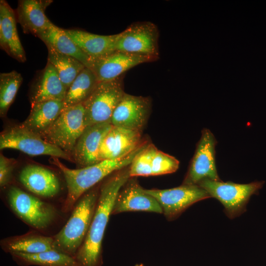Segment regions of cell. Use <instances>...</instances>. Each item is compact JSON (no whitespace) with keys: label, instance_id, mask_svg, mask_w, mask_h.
Segmentation results:
<instances>
[{"label":"cell","instance_id":"obj_1","mask_svg":"<svg viewBox=\"0 0 266 266\" xmlns=\"http://www.w3.org/2000/svg\"><path fill=\"white\" fill-rule=\"evenodd\" d=\"M130 178L129 166L115 172L100 186L99 199L88 231L74 257L79 266H99L102 240L115 199Z\"/></svg>","mask_w":266,"mask_h":266},{"label":"cell","instance_id":"obj_2","mask_svg":"<svg viewBox=\"0 0 266 266\" xmlns=\"http://www.w3.org/2000/svg\"><path fill=\"white\" fill-rule=\"evenodd\" d=\"M5 205L31 230L53 236L62 228L69 214L62 206L46 201L15 185L4 188Z\"/></svg>","mask_w":266,"mask_h":266},{"label":"cell","instance_id":"obj_3","mask_svg":"<svg viewBox=\"0 0 266 266\" xmlns=\"http://www.w3.org/2000/svg\"><path fill=\"white\" fill-rule=\"evenodd\" d=\"M148 143L142 142L128 155L114 160H105L96 164L76 169L64 165L58 158H53L52 163L62 172L66 181L67 195L62 205L63 211L69 214L80 198L114 172L130 166L135 157Z\"/></svg>","mask_w":266,"mask_h":266},{"label":"cell","instance_id":"obj_4","mask_svg":"<svg viewBox=\"0 0 266 266\" xmlns=\"http://www.w3.org/2000/svg\"><path fill=\"white\" fill-rule=\"evenodd\" d=\"M100 186L90 189L76 202L65 224L53 236L55 250L74 258L88 231L99 199Z\"/></svg>","mask_w":266,"mask_h":266},{"label":"cell","instance_id":"obj_5","mask_svg":"<svg viewBox=\"0 0 266 266\" xmlns=\"http://www.w3.org/2000/svg\"><path fill=\"white\" fill-rule=\"evenodd\" d=\"M85 128V109L81 103L64 109L55 121L39 134L71 156Z\"/></svg>","mask_w":266,"mask_h":266},{"label":"cell","instance_id":"obj_6","mask_svg":"<svg viewBox=\"0 0 266 266\" xmlns=\"http://www.w3.org/2000/svg\"><path fill=\"white\" fill-rule=\"evenodd\" d=\"M124 74L113 80L100 82L83 102L86 128L110 122L112 115L125 94Z\"/></svg>","mask_w":266,"mask_h":266},{"label":"cell","instance_id":"obj_7","mask_svg":"<svg viewBox=\"0 0 266 266\" xmlns=\"http://www.w3.org/2000/svg\"><path fill=\"white\" fill-rule=\"evenodd\" d=\"M264 183V181H257L238 184L204 179L198 185L205 190L211 197L218 200L224 206L227 216L233 219L245 212L250 197L258 193Z\"/></svg>","mask_w":266,"mask_h":266},{"label":"cell","instance_id":"obj_8","mask_svg":"<svg viewBox=\"0 0 266 266\" xmlns=\"http://www.w3.org/2000/svg\"><path fill=\"white\" fill-rule=\"evenodd\" d=\"M0 148L16 149L32 156L48 155L72 160L71 156L64 151L21 125L11 127L1 133Z\"/></svg>","mask_w":266,"mask_h":266},{"label":"cell","instance_id":"obj_9","mask_svg":"<svg viewBox=\"0 0 266 266\" xmlns=\"http://www.w3.org/2000/svg\"><path fill=\"white\" fill-rule=\"evenodd\" d=\"M18 180L25 190L34 196L62 206L63 187L58 175L44 166L29 164L20 170Z\"/></svg>","mask_w":266,"mask_h":266},{"label":"cell","instance_id":"obj_10","mask_svg":"<svg viewBox=\"0 0 266 266\" xmlns=\"http://www.w3.org/2000/svg\"><path fill=\"white\" fill-rule=\"evenodd\" d=\"M161 205L163 213L168 220H173L194 203L210 198L198 185H184L167 189H145Z\"/></svg>","mask_w":266,"mask_h":266},{"label":"cell","instance_id":"obj_11","mask_svg":"<svg viewBox=\"0 0 266 266\" xmlns=\"http://www.w3.org/2000/svg\"><path fill=\"white\" fill-rule=\"evenodd\" d=\"M216 143V139L211 132L204 128L182 184L198 185L204 179L221 181L215 164Z\"/></svg>","mask_w":266,"mask_h":266},{"label":"cell","instance_id":"obj_12","mask_svg":"<svg viewBox=\"0 0 266 266\" xmlns=\"http://www.w3.org/2000/svg\"><path fill=\"white\" fill-rule=\"evenodd\" d=\"M118 34L116 50L159 57V33L154 23H134Z\"/></svg>","mask_w":266,"mask_h":266},{"label":"cell","instance_id":"obj_13","mask_svg":"<svg viewBox=\"0 0 266 266\" xmlns=\"http://www.w3.org/2000/svg\"><path fill=\"white\" fill-rule=\"evenodd\" d=\"M159 59L116 50L105 56L89 58L87 67L93 72L100 82L116 79L132 67Z\"/></svg>","mask_w":266,"mask_h":266},{"label":"cell","instance_id":"obj_14","mask_svg":"<svg viewBox=\"0 0 266 266\" xmlns=\"http://www.w3.org/2000/svg\"><path fill=\"white\" fill-rule=\"evenodd\" d=\"M151 108L149 97L125 93L110 120L112 126L141 132L146 125Z\"/></svg>","mask_w":266,"mask_h":266},{"label":"cell","instance_id":"obj_15","mask_svg":"<svg viewBox=\"0 0 266 266\" xmlns=\"http://www.w3.org/2000/svg\"><path fill=\"white\" fill-rule=\"evenodd\" d=\"M131 211L163 213L157 200L145 192L135 177H130L120 190L115 200L112 215Z\"/></svg>","mask_w":266,"mask_h":266},{"label":"cell","instance_id":"obj_16","mask_svg":"<svg viewBox=\"0 0 266 266\" xmlns=\"http://www.w3.org/2000/svg\"><path fill=\"white\" fill-rule=\"evenodd\" d=\"M141 133L113 126L100 144V162L121 158L132 153L142 143Z\"/></svg>","mask_w":266,"mask_h":266},{"label":"cell","instance_id":"obj_17","mask_svg":"<svg viewBox=\"0 0 266 266\" xmlns=\"http://www.w3.org/2000/svg\"><path fill=\"white\" fill-rule=\"evenodd\" d=\"M112 126L111 122H108L86 127L71 154L72 160L81 167L100 162L99 150L100 144Z\"/></svg>","mask_w":266,"mask_h":266},{"label":"cell","instance_id":"obj_18","mask_svg":"<svg viewBox=\"0 0 266 266\" xmlns=\"http://www.w3.org/2000/svg\"><path fill=\"white\" fill-rule=\"evenodd\" d=\"M52 2L50 0L18 1L15 11L16 17L24 33L37 37L53 24L45 13L46 8Z\"/></svg>","mask_w":266,"mask_h":266},{"label":"cell","instance_id":"obj_19","mask_svg":"<svg viewBox=\"0 0 266 266\" xmlns=\"http://www.w3.org/2000/svg\"><path fill=\"white\" fill-rule=\"evenodd\" d=\"M15 11L7 2L0 1V46L9 56L18 62L26 61L25 52L16 28Z\"/></svg>","mask_w":266,"mask_h":266},{"label":"cell","instance_id":"obj_20","mask_svg":"<svg viewBox=\"0 0 266 266\" xmlns=\"http://www.w3.org/2000/svg\"><path fill=\"white\" fill-rule=\"evenodd\" d=\"M66 92L55 68L47 62L33 84L30 97L31 106L45 101L64 100Z\"/></svg>","mask_w":266,"mask_h":266},{"label":"cell","instance_id":"obj_21","mask_svg":"<svg viewBox=\"0 0 266 266\" xmlns=\"http://www.w3.org/2000/svg\"><path fill=\"white\" fill-rule=\"evenodd\" d=\"M64 31L89 58L102 57L116 51L118 33L103 35L79 30Z\"/></svg>","mask_w":266,"mask_h":266},{"label":"cell","instance_id":"obj_22","mask_svg":"<svg viewBox=\"0 0 266 266\" xmlns=\"http://www.w3.org/2000/svg\"><path fill=\"white\" fill-rule=\"evenodd\" d=\"M1 249L10 254L22 252L34 254L55 250L53 236H49L31 230L27 233L5 237L0 241Z\"/></svg>","mask_w":266,"mask_h":266},{"label":"cell","instance_id":"obj_23","mask_svg":"<svg viewBox=\"0 0 266 266\" xmlns=\"http://www.w3.org/2000/svg\"><path fill=\"white\" fill-rule=\"evenodd\" d=\"M64 109V100H51L31 106L30 113L21 125L38 134L49 127Z\"/></svg>","mask_w":266,"mask_h":266},{"label":"cell","instance_id":"obj_24","mask_svg":"<svg viewBox=\"0 0 266 266\" xmlns=\"http://www.w3.org/2000/svg\"><path fill=\"white\" fill-rule=\"evenodd\" d=\"M37 37L46 45L50 46L60 53L76 59L88 67L89 58L66 34L64 29L53 24Z\"/></svg>","mask_w":266,"mask_h":266},{"label":"cell","instance_id":"obj_25","mask_svg":"<svg viewBox=\"0 0 266 266\" xmlns=\"http://www.w3.org/2000/svg\"><path fill=\"white\" fill-rule=\"evenodd\" d=\"M46 46L48 50V62L54 66L67 91L75 78L86 66L76 59L60 53L50 46Z\"/></svg>","mask_w":266,"mask_h":266},{"label":"cell","instance_id":"obj_26","mask_svg":"<svg viewBox=\"0 0 266 266\" xmlns=\"http://www.w3.org/2000/svg\"><path fill=\"white\" fill-rule=\"evenodd\" d=\"M99 83L95 74L85 67L68 89L64 100V109L83 103Z\"/></svg>","mask_w":266,"mask_h":266},{"label":"cell","instance_id":"obj_27","mask_svg":"<svg viewBox=\"0 0 266 266\" xmlns=\"http://www.w3.org/2000/svg\"><path fill=\"white\" fill-rule=\"evenodd\" d=\"M10 254L17 261L26 265L79 266L74 257L56 250H50L34 254L13 252Z\"/></svg>","mask_w":266,"mask_h":266},{"label":"cell","instance_id":"obj_28","mask_svg":"<svg viewBox=\"0 0 266 266\" xmlns=\"http://www.w3.org/2000/svg\"><path fill=\"white\" fill-rule=\"evenodd\" d=\"M23 82L20 73L15 70L0 74V114L4 117L13 102Z\"/></svg>","mask_w":266,"mask_h":266},{"label":"cell","instance_id":"obj_29","mask_svg":"<svg viewBox=\"0 0 266 266\" xmlns=\"http://www.w3.org/2000/svg\"><path fill=\"white\" fill-rule=\"evenodd\" d=\"M156 148L154 145L148 143L135 157L129 166L130 177L151 176V161Z\"/></svg>","mask_w":266,"mask_h":266},{"label":"cell","instance_id":"obj_30","mask_svg":"<svg viewBox=\"0 0 266 266\" xmlns=\"http://www.w3.org/2000/svg\"><path fill=\"white\" fill-rule=\"evenodd\" d=\"M179 166V162L175 157L156 147L151 161V176L173 173L178 169Z\"/></svg>","mask_w":266,"mask_h":266},{"label":"cell","instance_id":"obj_31","mask_svg":"<svg viewBox=\"0 0 266 266\" xmlns=\"http://www.w3.org/2000/svg\"><path fill=\"white\" fill-rule=\"evenodd\" d=\"M15 165L16 161L14 159L8 158L2 154H0V186L1 188L12 184Z\"/></svg>","mask_w":266,"mask_h":266}]
</instances>
